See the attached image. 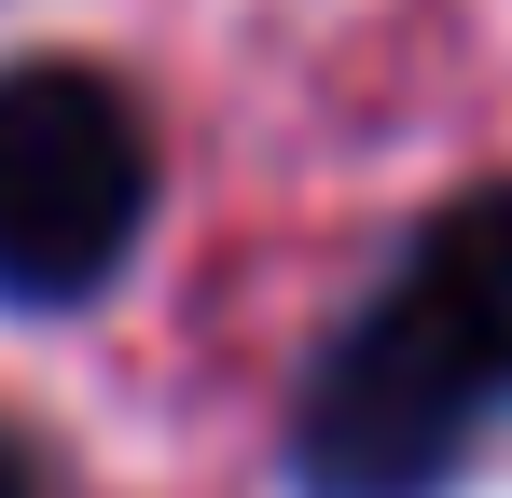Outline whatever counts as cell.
Returning <instances> with one entry per match:
<instances>
[{"instance_id":"7a4b0ae2","label":"cell","mask_w":512,"mask_h":498,"mask_svg":"<svg viewBox=\"0 0 512 498\" xmlns=\"http://www.w3.org/2000/svg\"><path fill=\"white\" fill-rule=\"evenodd\" d=\"M485 415L429 374L388 319H346L333 360L305 374V415H291V471L319 498H429L457 457H471Z\"/></svg>"},{"instance_id":"277c9868","label":"cell","mask_w":512,"mask_h":498,"mask_svg":"<svg viewBox=\"0 0 512 498\" xmlns=\"http://www.w3.org/2000/svg\"><path fill=\"white\" fill-rule=\"evenodd\" d=\"M0 498H28V471H14V443H0Z\"/></svg>"},{"instance_id":"3957f363","label":"cell","mask_w":512,"mask_h":498,"mask_svg":"<svg viewBox=\"0 0 512 498\" xmlns=\"http://www.w3.org/2000/svg\"><path fill=\"white\" fill-rule=\"evenodd\" d=\"M374 319L402 332V346H416L471 415L512 402V180L457 194V208L402 249V277H388V305H374Z\"/></svg>"},{"instance_id":"6da1fadb","label":"cell","mask_w":512,"mask_h":498,"mask_svg":"<svg viewBox=\"0 0 512 498\" xmlns=\"http://www.w3.org/2000/svg\"><path fill=\"white\" fill-rule=\"evenodd\" d=\"M153 222V139L125 83L84 56L0 70V291L14 305H84Z\"/></svg>"}]
</instances>
